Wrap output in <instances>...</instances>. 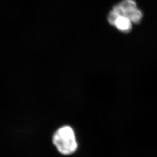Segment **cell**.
<instances>
[{
	"label": "cell",
	"instance_id": "6da1fadb",
	"mask_svg": "<svg viewBox=\"0 0 157 157\" xmlns=\"http://www.w3.org/2000/svg\"><path fill=\"white\" fill-rule=\"evenodd\" d=\"M52 141L58 151L63 155H71L78 148L74 130L69 126L58 129L53 136Z\"/></svg>",
	"mask_w": 157,
	"mask_h": 157
},
{
	"label": "cell",
	"instance_id": "7a4b0ae2",
	"mask_svg": "<svg viewBox=\"0 0 157 157\" xmlns=\"http://www.w3.org/2000/svg\"><path fill=\"white\" fill-rule=\"evenodd\" d=\"M119 16L126 17L133 23H139L143 19V13L137 8L134 0H122L112 10Z\"/></svg>",
	"mask_w": 157,
	"mask_h": 157
},
{
	"label": "cell",
	"instance_id": "3957f363",
	"mask_svg": "<svg viewBox=\"0 0 157 157\" xmlns=\"http://www.w3.org/2000/svg\"><path fill=\"white\" fill-rule=\"evenodd\" d=\"M132 23L126 17L118 16L113 24V26L122 32H128L132 29Z\"/></svg>",
	"mask_w": 157,
	"mask_h": 157
}]
</instances>
